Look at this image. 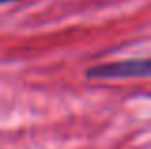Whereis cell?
<instances>
[{
    "label": "cell",
    "instance_id": "6da1fadb",
    "mask_svg": "<svg viewBox=\"0 0 151 149\" xmlns=\"http://www.w3.org/2000/svg\"><path fill=\"white\" fill-rule=\"evenodd\" d=\"M88 78H145L151 77V57L145 59H124L111 61L90 67L86 71Z\"/></svg>",
    "mask_w": 151,
    "mask_h": 149
},
{
    "label": "cell",
    "instance_id": "7a4b0ae2",
    "mask_svg": "<svg viewBox=\"0 0 151 149\" xmlns=\"http://www.w3.org/2000/svg\"><path fill=\"white\" fill-rule=\"evenodd\" d=\"M2 2H12V0H2Z\"/></svg>",
    "mask_w": 151,
    "mask_h": 149
}]
</instances>
